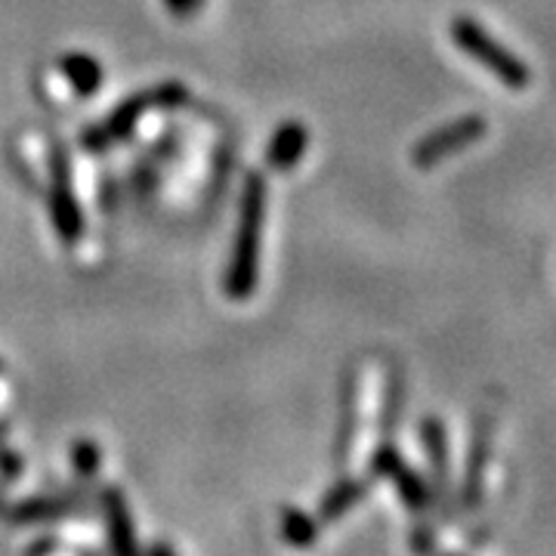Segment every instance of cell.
I'll use <instances>...</instances> for the list:
<instances>
[{
    "mask_svg": "<svg viewBox=\"0 0 556 556\" xmlns=\"http://www.w3.org/2000/svg\"><path fill=\"white\" fill-rule=\"evenodd\" d=\"M452 35H455L457 47L467 53V56H473L479 65H485L492 75H495L504 87H510V90H526L529 87V68L517 60V56H510L497 40H492L482 28H479V22L473 20H457L455 28H452Z\"/></svg>",
    "mask_w": 556,
    "mask_h": 556,
    "instance_id": "1",
    "label": "cell"
},
{
    "mask_svg": "<svg viewBox=\"0 0 556 556\" xmlns=\"http://www.w3.org/2000/svg\"><path fill=\"white\" fill-rule=\"evenodd\" d=\"M482 134H485V121L482 118L457 121V124L445 127V130H437L430 139H424V142L417 146L415 161L417 164H424V167H430V164H437V161H442L445 155L464 149L467 142H477Z\"/></svg>",
    "mask_w": 556,
    "mask_h": 556,
    "instance_id": "2",
    "label": "cell"
}]
</instances>
